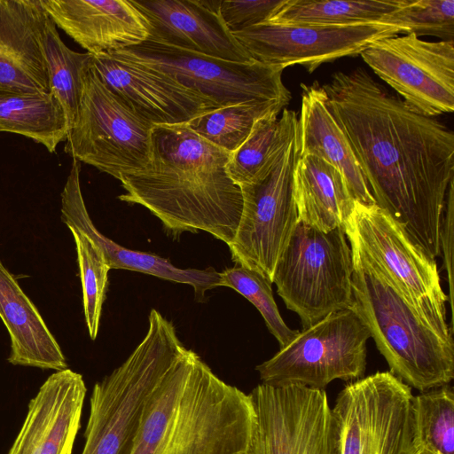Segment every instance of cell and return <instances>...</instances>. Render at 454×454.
I'll return each mask as SVG.
<instances>
[{"label": "cell", "instance_id": "obj_31", "mask_svg": "<svg viewBox=\"0 0 454 454\" xmlns=\"http://www.w3.org/2000/svg\"><path fill=\"white\" fill-rule=\"evenodd\" d=\"M76 248L82 290L83 313L89 335L96 340L111 270L102 250L87 235L69 228Z\"/></svg>", "mask_w": 454, "mask_h": 454}, {"label": "cell", "instance_id": "obj_14", "mask_svg": "<svg viewBox=\"0 0 454 454\" xmlns=\"http://www.w3.org/2000/svg\"><path fill=\"white\" fill-rule=\"evenodd\" d=\"M248 395L254 422L245 454H334L325 390L261 383Z\"/></svg>", "mask_w": 454, "mask_h": 454}, {"label": "cell", "instance_id": "obj_10", "mask_svg": "<svg viewBox=\"0 0 454 454\" xmlns=\"http://www.w3.org/2000/svg\"><path fill=\"white\" fill-rule=\"evenodd\" d=\"M370 333L351 309L333 312L297 335L271 358L258 364L262 384L325 390L334 380L364 377Z\"/></svg>", "mask_w": 454, "mask_h": 454}, {"label": "cell", "instance_id": "obj_15", "mask_svg": "<svg viewBox=\"0 0 454 454\" xmlns=\"http://www.w3.org/2000/svg\"><path fill=\"white\" fill-rule=\"evenodd\" d=\"M402 34L382 22L351 25L282 24L264 21L232 35L260 63L313 73L324 63L360 54L372 43Z\"/></svg>", "mask_w": 454, "mask_h": 454}, {"label": "cell", "instance_id": "obj_13", "mask_svg": "<svg viewBox=\"0 0 454 454\" xmlns=\"http://www.w3.org/2000/svg\"><path fill=\"white\" fill-rule=\"evenodd\" d=\"M360 55L413 112L427 117L453 112L454 41L394 35L372 43Z\"/></svg>", "mask_w": 454, "mask_h": 454}, {"label": "cell", "instance_id": "obj_21", "mask_svg": "<svg viewBox=\"0 0 454 454\" xmlns=\"http://www.w3.org/2000/svg\"><path fill=\"white\" fill-rule=\"evenodd\" d=\"M81 163L73 159L71 169L61 192V220L69 228L87 235L102 250L110 269H122L187 284L202 299L207 290L220 286V272L180 269L168 260L145 252L128 249L103 235L91 221L82 197L80 183Z\"/></svg>", "mask_w": 454, "mask_h": 454}, {"label": "cell", "instance_id": "obj_24", "mask_svg": "<svg viewBox=\"0 0 454 454\" xmlns=\"http://www.w3.org/2000/svg\"><path fill=\"white\" fill-rule=\"evenodd\" d=\"M299 222L321 231L344 228L355 200L340 171L325 160L300 156L294 172Z\"/></svg>", "mask_w": 454, "mask_h": 454}, {"label": "cell", "instance_id": "obj_9", "mask_svg": "<svg viewBox=\"0 0 454 454\" xmlns=\"http://www.w3.org/2000/svg\"><path fill=\"white\" fill-rule=\"evenodd\" d=\"M347 239L383 270L406 301L443 339L453 341L446 321L448 295L443 292L436 262L409 238L383 209L355 201L344 226Z\"/></svg>", "mask_w": 454, "mask_h": 454}, {"label": "cell", "instance_id": "obj_27", "mask_svg": "<svg viewBox=\"0 0 454 454\" xmlns=\"http://www.w3.org/2000/svg\"><path fill=\"white\" fill-rule=\"evenodd\" d=\"M406 0H286L266 21L282 24L351 25L380 22Z\"/></svg>", "mask_w": 454, "mask_h": 454}, {"label": "cell", "instance_id": "obj_35", "mask_svg": "<svg viewBox=\"0 0 454 454\" xmlns=\"http://www.w3.org/2000/svg\"><path fill=\"white\" fill-rule=\"evenodd\" d=\"M453 225H454V181L449 186L446 196L442 228H441V253H443L444 267L449 283L448 300L453 312Z\"/></svg>", "mask_w": 454, "mask_h": 454}, {"label": "cell", "instance_id": "obj_3", "mask_svg": "<svg viewBox=\"0 0 454 454\" xmlns=\"http://www.w3.org/2000/svg\"><path fill=\"white\" fill-rule=\"evenodd\" d=\"M254 422L249 395L183 344L146 402L131 454H245Z\"/></svg>", "mask_w": 454, "mask_h": 454}, {"label": "cell", "instance_id": "obj_17", "mask_svg": "<svg viewBox=\"0 0 454 454\" xmlns=\"http://www.w3.org/2000/svg\"><path fill=\"white\" fill-rule=\"evenodd\" d=\"M130 2L149 24L147 40L228 61H254L220 17L221 1Z\"/></svg>", "mask_w": 454, "mask_h": 454}, {"label": "cell", "instance_id": "obj_19", "mask_svg": "<svg viewBox=\"0 0 454 454\" xmlns=\"http://www.w3.org/2000/svg\"><path fill=\"white\" fill-rule=\"evenodd\" d=\"M57 27L92 55L137 45L149 24L130 0H40Z\"/></svg>", "mask_w": 454, "mask_h": 454}, {"label": "cell", "instance_id": "obj_5", "mask_svg": "<svg viewBox=\"0 0 454 454\" xmlns=\"http://www.w3.org/2000/svg\"><path fill=\"white\" fill-rule=\"evenodd\" d=\"M182 345L174 325L151 309L141 342L94 385L81 454H131L146 402Z\"/></svg>", "mask_w": 454, "mask_h": 454}, {"label": "cell", "instance_id": "obj_20", "mask_svg": "<svg viewBox=\"0 0 454 454\" xmlns=\"http://www.w3.org/2000/svg\"><path fill=\"white\" fill-rule=\"evenodd\" d=\"M40 0H0V90L49 92Z\"/></svg>", "mask_w": 454, "mask_h": 454}, {"label": "cell", "instance_id": "obj_34", "mask_svg": "<svg viewBox=\"0 0 454 454\" xmlns=\"http://www.w3.org/2000/svg\"><path fill=\"white\" fill-rule=\"evenodd\" d=\"M286 0H222L219 14L231 34L268 20Z\"/></svg>", "mask_w": 454, "mask_h": 454}, {"label": "cell", "instance_id": "obj_33", "mask_svg": "<svg viewBox=\"0 0 454 454\" xmlns=\"http://www.w3.org/2000/svg\"><path fill=\"white\" fill-rule=\"evenodd\" d=\"M380 22L398 27L402 34L454 41V0H406Z\"/></svg>", "mask_w": 454, "mask_h": 454}, {"label": "cell", "instance_id": "obj_25", "mask_svg": "<svg viewBox=\"0 0 454 454\" xmlns=\"http://www.w3.org/2000/svg\"><path fill=\"white\" fill-rule=\"evenodd\" d=\"M278 115L270 114L258 119L247 138L230 154L226 172L239 187L264 177L296 135V113L284 108L281 116Z\"/></svg>", "mask_w": 454, "mask_h": 454}, {"label": "cell", "instance_id": "obj_1", "mask_svg": "<svg viewBox=\"0 0 454 454\" xmlns=\"http://www.w3.org/2000/svg\"><path fill=\"white\" fill-rule=\"evenodd\" d=\"M322 88L376 205L435 260L454 181V133L411 110L364 68L337 72Z\"/></svg>", "mask_w": 454, "mask_h": 454}, {"label": "cell", "instance_id": "obj_7", "mask_svg": "<svg viewBox=\"0 0 454 454\" xmlns=\"http://www.w3.org/2000/svg\"><path fill=\"white\" fill-rule=\"evenodd\" d=\"M412 400L390 372L347 384L331 408L334 454H419Z\"/></svg>", "mask_w": 454, "mask_h": 454}, {"label": "cell", "instance_id": "obj_8", "mask_svg": "<svg viewBox=\"0 0 454 454\" xmlns=\"http://www.w3.org/2000/svg\"><path fill=\"white\" fill-rule=\"evenodd\" d=\"M153 125L110 90L91 67L85 74L75 121L65 151L119 181L151 161Z\"/></svg>", "mask_w": 454, "mask_h": 454}, {"label": "cell", "instance_id": "obj_11", "mask_svg": "<svg viewBox=\"0 0 454 454\" xmlns=\"http://www.w3.org/2000/svg\"><path fill=\"white\" fill-rule=\"evenodd\" d=\"M106 54L161 72L218 108L256 101L288 105L292 98L284 69L255 60L228 61L150 40Z\"/></svg>", "mask_w": 454, "mask_h": 454}, {"label": "cell", "instance_id": "obj_23", "mask_svg": "<svg viewBox=\"0 0 454 454\" xmlns=\"http://www.w3.org/2000/svg\"><path fill=\"white\" fill-rule=\"evenodd\" d=\"M0 318L11 340L10 364L56 372L67 368L59 344L36 306L1 260Z\"/></svg>", "mask_w": 454, "mask_h": 454}, {"label": "cell", "instance_id": "obj_16", "mask_svg": "<svg viewBox=\"0 0 454 454\" xmlns=\"http://www.w3.org/2000/svg\"><path fill=\"white\" fill-rule=\"evenodd\" d=\"M92 67L110 90L153 126L183 125L218 108L168 75L111 54L93 55Z\"/></svg>", "mask_w": 454, "mask_h": 454}, {"label": "cell", "instance_id": "obj_2", "mask_svg": "<svg viewBox=\"0 0 454 454\" xmlns=\"http://www.w3.org/2000/svg\"><path fill=\"white\" fill-rule=\"evenodd\" d=\"M230 154L184 124L153 126L151 161L121 178L118 199L148 209L174 237L202 231L228 245L243 206L226 172Z\"/></svg>", "mask_w": 454, "mask_h": 454}, {"label": "cell", "instance_id": "obj_4", "mask_svg": "<svg viewBox=\"0 0 454 454\" xmlns=\"http://www.w3.org/2000/svg\"><path fill=\"white\" fill-rule=\"evenodd\" d=\"M352 257L349 307L367 327L390 372L419 392L454 379V343L406 301L378 264L348 239Z\"/></svg>", "mask_w": 454, "mask_h": 454}, {"label": "cell", "instance_id": "obj_32", "mask_svg": "<svg viewBox=\"0 0 454 454\" xmlns=\"http://www.w3.org/2000/svg\"><path fill=\"white\" fill-rule=\"evenodd\" d=\"M271 284L261 274L235 265L220 272V286L230 287L248 300L261 313L268 330L277 339L280 348L299 333L286 325L272 294Z\"/></svg>", "mask_w": 454, "mask_h": 454}, {"label": "cell", "instance_id": "obj_28", "mask_svg": "<svg viewBox=\"0 0 454 454\" xmlns=\"http://www.w3.org/2000/svg\"><path fill=\"white\" fill-rule=\"evenodd\" d=\"M43 37L49 90L60 103L69 131L77 115L83 80L92 67L93 55L68 48L61 40L56 25L49 16L45 21Z\"/></svg>", "mask_w": 454, "mask_h": 454}, {"label": "cell", "instance_id": "obj_29", "mask_svg": "<svg viewBox=\"0 0 454 454\" xmlns=\"http://www.w3.org/2000/svg\"><path fill=\"white\" fill-rule=\"evenodd\" d=\"M286 106L280 101L237 104L200 114L184 125L213 145L231 153L247 138L258 119L278 114Z\"/></svg>", "mask_w": 454, "mask_h": 454}, {"label": "cell", "instance_id": "obj_22", "mask_svg": "<svg viewBox=\"0 0 454 454\" xmlns=\"http://www.w3.org/2000/svg\"><path fill=\"white\" fill-rule=\"evenodd\" d=\"M301 87L300 156L313 155L325 160L342 175L355 201L376 204L345 134L328 107L322 86L315 82L310 85L301 83Z\"/></svg>", "mask_w": 454, "mask_h": 454}, {"label": "cell", "instance_id": "obj_18", "mask_svg": "<svg viewBox=\"0 0 454 454\" xmlns=\"http://www.w3.org/2000/svg\"><path fill=\"white\" fill-rule=\"evenodd\" d=\"M87 388L82 374L52 373L29 402L8 454H72Z\"/></svg>", "mask_w": 454, "mask_h": 454}, {"label": "cell", "instance_id": "obj_12", "mask_svg": "<svg viewBox=\"0 0 454 454\" xmlns=\"http://www.w3.org/2000/svg\"><path fill=\"white\" fill-rule=\"evenodd\" d=\"M300 158L298 131L270 171L256 183L240 186L242 213L228 244L236 265L273 283L276 264L299 223L294 172Z\"/></svg>", "mask_w": 454, "mask_h": 454}, {"label": "cell", "instance_id": "obj_26", "mask_svg": "<svg viewBox=\"0 0 454 454\" xmlns=\"http://www.w3.org/2000/svg\"><path fill=\"white\" fill-rule=\"evenodd\" d=\"M0 131L21 135L55 153L67 140L65 112L53 94L0 90Z\"/></svg>", "mask_w": 454, "mask_h": 454}, {"label": "cell", "instance_id": "obj_30", "mask_svg": "<svg viewBox=\"0 0 454 454\" xmlns=\"http://www.w3.org/2000/svg\"><path fill=\"white\" fill-rule=\"evenodd\" d=\"M419 454H454V392L451 386L420 392L412 400Z\"/></svg>", "mask_w": 454, "mask_h": 454}, {"label": "cell", "instance_id": "obj_6", "mask_svg": "<svg viewBox=\"0 0 454 454\" xmlns=\"http://www.w3.org/2000/svg\"><path fill=\"white\" fill-rule=\"evenodd\" d=\"M352 271L344 228L325 232L299 222L276 264L273 283L304 329L350 307Z\"/></svg>", "mask_w": 454, "mask_h": 454}]
</instances>
